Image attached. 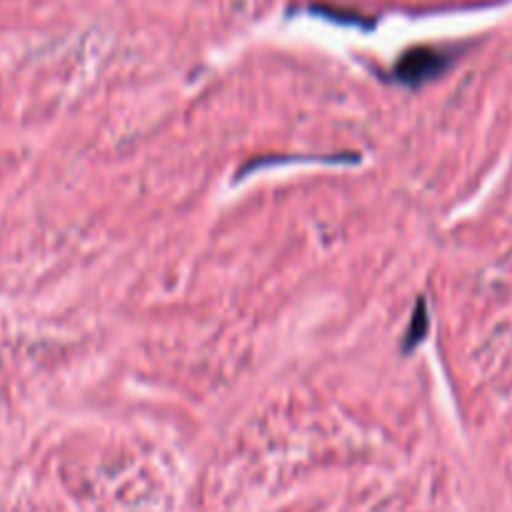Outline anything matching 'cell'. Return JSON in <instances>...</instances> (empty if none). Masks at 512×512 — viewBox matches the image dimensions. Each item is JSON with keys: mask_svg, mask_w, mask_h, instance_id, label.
I'll list each match as a JSON object with an SVG mask.
<instances>
[{"mask_svg": "<svg viewBox=\"0 0 512 512\" xmlns=\"http://www.w3.org/2000/svg\"><path fill=\"white\" fill-rule=\"evenodd\" d=\"M445 68V55L433 48H415L400 58L398 63V78L403 83H423V80L435 78L440 70Z\"/></svg>", "mask_w": 512, "mask_h": 512, "instance_id": "obj_1", "label": "cell"}]
</instances>
